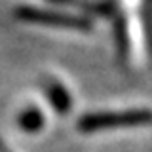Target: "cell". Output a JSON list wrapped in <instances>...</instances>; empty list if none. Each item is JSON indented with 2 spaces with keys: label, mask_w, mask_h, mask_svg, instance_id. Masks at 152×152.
Returning <instances> with one entry per match:
<instances>
[{
  "label": "cell",
  "mask_w": 152,
  "mask_h": 152,
  "mask_svg": "<svg viewBox=\"0 0 152 152\" xmlns=\"http://www.w3.org/2000/svg\"><path fill=\"white\" fill-rule=\"evenodd\" d=\"M51 97H53V101H55V104H57V108L59 110H66L69 108V97L65 95V89L63 88H59V86H53L51 88Z\"/></svg>",
  "instance_id": "cell-3"
},
{
  "label": "cell",
  "mask_w": 152,
  "mask_h": 152,
  "mask_svg": "<svg viewBox=\"0 0 152 152\" xmlns=\"http://www.w3.org/2000/svg\"><path fill=\"white\" fill-rule=\"evenodd\" d=\"M21 124L27 127V129H38V127L42 126V118L38 116L34 110H32L31 114H27V116L21 118Z\"/></svg>",
  "instance_id": "cell-4"
},
{
  "label": "cell",
  "mask_w": 152,
  "mask_h": 152,
  "mask_svg": "<svg viewBox=\"0 0 152 152\" xmlns=\"http://www.w3.org/2000/svg\"><path fill=\"white\" fill-rule=\"evenodd\" d=\"M21 17L28 19V21H36V23H55V25H66V27H88L86 21H80L76 17L63 15V13H51V12H38V10H21Z\"/></svg>",
  "instance_id": "cell-2"
},
{
  "label": "cell",
  "mask_w": 152,
  "mask_h": 152,
  "mask_svg": "<svg viewBox=\"0 0 152 152\" xmlns=\"http://www.w3.org/2000/svg\"><path fill=\"white\" fill-rule=\"evenodd\" d=\"M152 112L148 110H127V112H103V114H89L80 122L82 129H103V127H127V126H141L150 124Z\"/></svg>",
  "instance_id": "cell-1"
}]
</instances>
